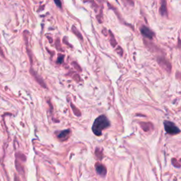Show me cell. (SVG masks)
<instances>
[{
	"label": "cell",
	"instance_id": "obj_1",
	"mask_svg": "<svg viewBox=\"0 0 181 181\" xmlns=\"http://www.w3.org/2000/svg\"><path fill=\"white\" fill-rule=\"evenodd\" d=\"M110 126V122L105 115H101L98 117L94 121L92 127L94 133L97 136H101L102 131Z\"/></svg>",
	"mask_w": 181,
	"mask_h": 181
},
{
	"label": "cell",
	"instance_id": "obj_2",
	"mask_svg": "<svg viewBox=\"0 0 181 181\" xmlns=\"http://www.w3.org/2000/svg\"><path fill=\"white\" fill-rule=\"evenodd\" d=\"M157 62L163 70L165 71L168 74H171L172 70V65L168 59L163 56H160L157 57Z\"/></svg>",
	"mask_w": 181,
	"mask_h": 181
},
{
	"label": "cell",
	"instance_id": "obj_3",
	"mask_svg": "<svg viewBox=\"0 0 181 181\" xmlns=\"http://www.w3.org/2000/svg\"><path fill=\"white\" fill-rule=\"evenodd\" d=\"M164 127H165V130L167 133L174 135V134H177L180 132V129H179L173 122L166 120L164 121Z\"/></svg>",
	"mask_w": 181,
	"mask_h": 181
},
{
	"label": "cell",
	"instance_id": "obj_4",
	"mask_svg": "<svg viewBox=\"0 0 181 181\" xmlns=\"http://www.w3.org/2000/svg\"><path fill=\"white\" fill-rule=\"evenodd\" d=\"M140 33L144 38H147L149 40H152L155 36V34L146 26H142L140 27Z\"/></svg>",
	"mask_w": 181,
	"mask_h": 181
},
{
	"label": "cell",
	"instance_id": "obj_5",
	"mask_svg": "<svg viewBox=\"0 0 181 181\" xmlns=\"http://www.w3.org/2000/svg\"><path fill=\"white\" fill-rule=\"evenodd\" d=\"M160 8H159V14L163 17H168V9L166 0H160Z\"/></svg>",
	"mask_w": 181,
	"mask_h": 181
},
{
	"label": "cell",
	"instance_id": "obj_6",
	"mask_svg": "<svg viewBox=\"0 0 181 181\" xmlns=\"http://www.w3.org/2000/svg\"><path fill=\"white\" fill-rule=\"evenodd\" d=\"M96 171L101 175H106V168L104 166L101 165L100 164H98L96 166Z\"/></svg>",
	"mask_w": 181,
	"mask_h": 181
},
{
	"label": "cell",
	"instance_id": "obj_7",
	"mask_svg": "<svg viewBox=\"0 0 181 181\" xmlns=\"http://www.w3.org/2000/svg\"><path fill=\"white\" fill-rule=\"evenodd\" d=\"M69 133H70V131L69 130L62 131V132H61L60 133L58 134V138L61 139L62 141L65 140V139H67L68 138V137H69Z\"/></svg>",
	"mask_w": 181,
	"mask_h": 181
},
{
	"label": "cell",
	"instance_id": "obj_8",
	"mask_svg": "<svg viewBox=\"0 0 181 181\" xmlns=\"http://www.w3.org/2000/svg\"><path fill=\"white\" fill-rule=\"evenodd\" d=\"M140 124L141 127L143 128V129L145 131V132H147V131L150 130V129L153 127L152 124L150 123V122H141Z\"/></svg>",
	"mask_w": 181,
	"mask_h": 181
},
{
	"label": "cell",
	"instance_id": "obj_9",
	"mask_svg": "<svg viewBox=\"0 0 181 181\" xmlns=\"http://www.w3.org/2000/svg\"><path fill=\"white\" fill-rule=\"evenodd\" d=\"M55 2V4L57 5L58 6H61V1L60 0H54Z\"/></svg>",
	"mask_w": 181,
	"mask_h": 181
}]
</instances>
